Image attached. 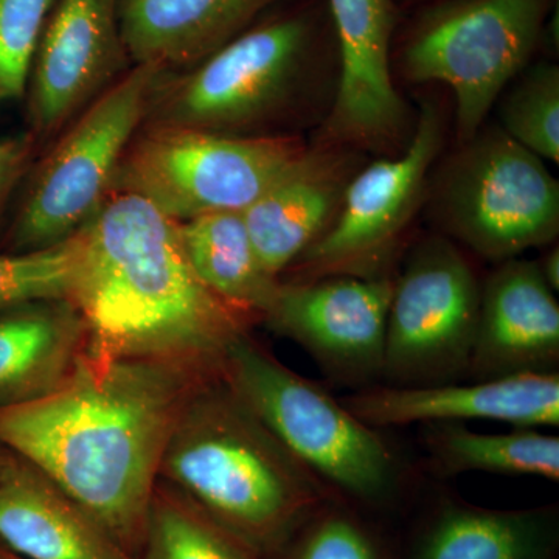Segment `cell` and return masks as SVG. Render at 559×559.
<instances>
[{
	"mask_svg": "<svg viewBox=\"0 0 559 559\" xmlns=\"http://www.w3.org/2000/svg\"><path fill=\"white\" fill-rule=\"evenodd\" d=\"M329 46L326 0H288L205 60L165 73L143 127L271 135Z\"/></svg>",
	"mask_w": 559,
	"mask_h": 559,
	"instance_id": "277c9868",
	"label": "cell"
},
{
	"mask_svg": "<svg viewBox=\"0 0 559 559\" xmlns=\"http://www.w3.org/2000/svg\"><path fill=\"white\" fill-rule=\"evenodd\" d=\"M159 480L261 559L340 499L272 436L221 374L201 382L183 404L162 455Z\"/></svg>",
	"mask_w": 559,
	"mask_h": 559,
	"instance_id": "3957f363",
	"label": "cell"
},
{
	"mask_svg": "<svg viewBox=\"0 0 559 559\" xmlns=\"http://www.w3.org/2000/svg\"><path fill=\"white\" fill-rule=\"evenodd\" d=\"M0 544L24 559H134L27 460L0 474Z\"/></svg>",
	"mask_w": 559,
	"mask_h": 559,
	"instance_id": "ac0fdd59",
	"label": "cell"
},
{
	"mask_svg": "<svg viewBox=\"0 0 559 559\" xmlns=\"http://www.w3.org/2000/svg\"><path fill=\"white\" fill-rule=\"evenodd\" d=\"M210 378L86 348L60 388L0 409V444L43 471L138 559L171 430Z\"/></svg>",
	"mask_w": 559,
	"mask_h": 559,
	"instance_id": "6da1fadb",
	"label": "cell"
},
{
	"mask_svg": "<svg viewBox=\"0 0 559 559\" xmlns=\"http://www.w3.org/2000/svg\"><path fill=\"white\" fill-rule=\"evenodd\" d=\"M175 226L198 278L235 310L255 320L263 319L277 293L280 278L264 270L242 213H209Z\"/></svg>",
	"mask_w": 559,
	"mask_h": 559,
	"instance_id": "7402d4cb",
	"label": "cell"
},
{
	"mask_svg": "<svg viewBox=\"0 0 559 559\" xmlns=\"http://www.w3.org/2000/svg\"><path fill=\"white\" fill-rule=\"evenodd\" d=\"M538 263V267L540 271V275L546 280L549 288L554 290V293H558L559 289V249H550L546 255L540 259V261H536Z\"/></svg>",
	"mask_w": 559,
	"mask_h": 559,
	"instance_id": "f546056e",
	"label": "cell"
},
{
	"mask_svg": "<svg viewBox=\"0 0 559 559\" xmlns=\"http://www.w3.org/2000/svg\"><path fill=\"white\" fill-rule=\"evenodd\" d=\"M58 0H0V105L22 100L33 58Z\"/></svg>",
	"mask_w": 559,
	"mask_h": 559,
	"instance_id": "83f0119b",
	"label": "cell"
},
{
	"mask_svg": "<svg viewBox=\"0 0 559 559\" xmlns=\"http://www.w3.org/2000/svg\"><path fill=\"white\" fill-rule=\"evenodd\" d=\"M221 378L305 468L342 500L381 507L395 498L401 469L380 432L314 381L242 336Z\"/></svg>",
	"mask_w": 559,
	"mask_h": 559,
	"instance_id": "5b68a950",
	"label": "cell"
},
{
	"mask_svg": "<svg viewBox=\"0 0 559 559\" xmlns=\"http://www.w3.org/2000/svg\"><path fill=\"white\" fill-rule=\"evenodd\" d=\"M288 0H120L132 64L179 72L205 60Z\"/></svg>",
	"mask_w": 559,
	"mask_h": 559,
	"instance_id": "d6986e66",
	"label": "cell"
},
{
	"mask_svg": "<svg viewBox=\"0 0 559 559\" xmlns=\"http://www.w3.org/2000/svg\"><path fill=\"white\" fill-rule=\"evenodd\" d=\"M0 559H24V558L17 557L16 554H13V551L5 549V547H3L2 544H0Z\"/></svg>",
	"mask_w": 559,
	"mask_h": 559,
	"instance_id": "4dcf8cb0",
	"label": "cell"
},
{
	"mask_svg": "<svg viewBox=\"0 0 559 559\" xmlns=\"http://www.w3.org/2000/svg\"><path fill=\"white\" fill-rule=\"evenodd\" d=\"M120 0H58L25 91L28 134L39 150L131 68L121 39Z\"/></svg>",
	"mask_w": 559,
	"mask_h": 559,
	"instance_id": "4fadbf2b",
	"label": "cell"
},
{
	"mask_svg": "<svg viewBox=\"0 0 559 559\" xmlns=\"http://www.w3.org/2000/svg\"><path fill=\"white\" fill-rule=\"evenodd\" d=\"M81 257V231L36 252L0 250V311L28 301L72 296Z\"/></svg>",
	"mask_w": 559,
	"mask_h": 559,
	"instance_id": "484cf974",
	"label": "cell"
},
{
	"mask_svg": "<svg viewBox=\"0 0 559 559\" xmlns=\"http://www.w3.org/2000/svg\"><path fill=\"white\" fill-rule=\"evenodd\" d=\"M138 559H261L191 500L157 481Z\"/></svg>",
	"mask_w": 559,
	"mask_h": 559,
	"instance_id": "cb8c5ba5",
	"label": "cell"
},
{
	"mask_svg": "<svg viewBox=\"0 0 559 559\" xmlns=\"http://www.w3.org/2000/svg\"><path fill=\"white\" fill-rule=\"evenodd\" d=\"M499 97L500 130L540 159L559 160V69L538 62L522 70Z\"/></svg>",
	"mask_w": 559,
	"mask_h": 559,
	"instance_id": "d4e9b609",
	"label": "cell"
},
{
	"mask_svg": "<svg viewBox=\"0 0 559 559\" xmlns=\"http://www.w3.org/2000/svg\"><path fill=\"white\" fill-rule=\"evenodd\" d=\"M38 154V143L28 132L21 135H0V229L13 194L24 182Z\"/></svg>",
	"mask_w": 559,
	"mask_h": 559,
	"instance_id": "f1b7e54d",
	"label": "cell"
},
{
	"mask_svg": "<svg viewBox=\"0 0 559 559\" xmlns=\"http://www.w3.org/2000/svg\"><path fill=\"white\" fill-rule=\"evenodd\" d=\"M443 143V121L425 106L400 157L373 162L349 179L340 213L296 266V278L385 277L381 274L425 191Z\"/></svg>",
	"mask_w": 559,
	"mask_h": 559,
	"instance_id": "8fae6325",
	"label": "cell"
},
{
	"mask_svg": "<svg viewBox=\"0 0 559 559\" xmlns=\"http://www.w3.org/2000/svg\"><path fill=\"white\" fill-rule=\"evenodd\" d=\"M340 61L334 105L325 121L330 143L388 148L406 132V103L392 79L396 0H326Z\"/></svg>",
	"mask_w": 559,
	"mask_h": 559,
	"instance_id": "5bb4252c",
	"label": "cell"
},
{
	"mask_svg": "<svg viewBox=\"0 0 559 559\" xmlns=\"http://www.w3.org/2000/svg\"><path fill=\"white\" fill-rule=\"evenodd\" d=\"M348 159L336 151H305L242 213L264 270L280 278L329 230L349 179Z\"/></svg>",
	"mask_w": 559,
	"mask_h": 559,
	"instance_id": "e0dca14e",
	"label": "cell"
},
{
	"mask_svg": "<svg viewBox=\"0 0 559 559\" xmlns=\"http://www.w3.org/2000/svg\"><path fill=\"white\" fill-rule=\"evenodd\" d=\"M266 559H389L380 538L347 502L334 499L312 514Z\"/></svg>",
	"mask_w": 559,
	"mask_h": 559,
	"instance_id": "4316f807",
	"label": "cell"
},
{
	"mask_svg": "<svg viewBox=\"0 0 559 559\" xmlns=\"http://www.w3.org/2000/svg\"><path fill=\"white\" fill-rule=\"evenodd\" d=\"M80 231L70 301L86 325L87 352L221 374L255 319L198 278L175 223L135 194L112 193Z\"/></svg>",
	"mask_w": 559,
	"mask_h": 559,
	"instance_id": "7a4b0ae2",
	"label": "cell"
},
{
	"mask_svg": "<svg viewBox=\"0 0 559 559\" xmlns=\"http://www.w3.org/2000/svg\"><path fill=\"white\" fill-rule=\"evenodd\" d=\"M426 426V447L441 474L489 473L559 480V439L539 429L484 433L460 423Z\"/></svg>",
	"mask_w": 559,
	"mask_h": 559,
	"instance_id": "603a6c76",
	"label": "cell"
},
{
	"mask_svg": "<svg viewBox=\"0 0 559 559\" xmlns=\"http://www.w3.org/2000/svg\"><path fill=\"white\" fill-rule=\"evenodd\" d=\"M557 507L492 510L444 500L419 525L406 559H555Z\"/></svg>",
	"mask_w": 559,
	"mask_h": 559,
	"instance_id": "44dd1931",
	"label": "cell"
},
{
	"mask_svg": "<svg viewBox=\"0 0 559 559\" xmlns=\"http://www.w3.org/2000/svg\"><path fill=\"white\" fill-rule=\"evenodd\" d=\"M389 277H325L282 282L263 322L310 353L344 384H371L384 371Z\"/></svg>",
	"mask_w": 559,
	"mask_h": 559,
	"instance_id": "7c38bea8",
	"label": "cell"
},
{
	"mask_svg": "<svg viewBox=\"0 0 559 559\" xmlns=\"http://www.w3.org/2000/svg\"><path fill=\"white\" fill-rule=\"evenodd\" d=\"M481 285L462 250L429 238L393 283L384 371L393 385L454 382L468 371Z\"/></svg>",
	"mask_w": 559,
	"mask_h": 559,
	"instance_id": "30bf717a",
	"label": "cell"
},
{
	"mask_svg": "<svg viewBox=\"0 0 559 559\" xmlns=\"http://www.w3.org/2000/svg\"><path fill=\"white\" fill-rule=\"evenodd\" d=\"M559 305L536 261L511 259L485 280L466 377L558 373Z\"/></svg>",
	"mask_w": 559,
	"mask_h": 559,
	"instance_id": "2e32d148",
	"label": "cell"
},
{
	"mask_svg": "<svg viewBox=\"0 0 559 559\" xmlns=\"http://www.w3.org/2000/svg\"><path fill=\"white\" fill-rule=\"evenodd\" d=\"M165 73L156 64H132L33 162L20 201L0 230L2 252L53 248L100 212Z\"/></svg>",
	"mask_w": 559,
	"mask_h": 559,
	"instance_id": "8992f818",
	"label": "cell"
},
{
	"mask_svg": "<svg viewBox=\"0 0 559 559\" xmlns=\"http://www.w3.org/2000/svg\"><path fill=\"white\" fill-rule=\"evenodd\" d=\"M10 451L0 444V474H2L3 466H5L7 459H9Z\"/></svg>",
	"mask_w": 559,
	"mask_h": 559,
	"instance_id": "1f68e13d",
	"label": "cell"
},
{
	"mask_svg": "<svg viewBox=\"0 0 559 559\" xmlns=\"http://www.w3.org/2000/svg\"><path fill=\"white\" fill-rule=\"evenodd\" d=\"M433 210L454 240L502 263L557 240L559 183L540 157L500 128H488L447 162Z\"/></svg>",
	"mask_w": 559,
	"mask_h": 559,
	"instance_id": "9c48e42d",
	"label": "cell"
},
{
	"mask_svg": "<svg viewBox=\"0 0 559 559\" xmlns=\"http://www.w3.org/2000/svg\"><path fill=\"white\" fill-rule=\"evenodd\" d=\"M555 0H432L401 40L412 83H443L455 97L460 145L484 127L500 95L528 68Z\"/></svg>",
	"mask_w": 559,
	"mask_h": 559,
	"instance_id": "52a82bcc",
	"label": "cell"
},
{
	"mask_svg": "<svg viewBox=\"0 0 559 559\" xmlns=\"http://www.w3.org/2000/svg\"><path fill=\"white\" fill-rule=\"evenodd\" d=\"M86 348V325L68 299L28 301L0 311V409L60 388Z\"/></svg>",
	"mask_w": 559,
	"mask_h": 559,
	"instance_id": "ffe728a7",
	"label": "cell"
},
{
	"mask_svg": "<svg viewBox=\"0 0 559 559\" xmlns=\"http://www.w3.org/2000/svg\"><path fill=\"white\" fill-rule=\"evenodd\" d=\"M407 3H418V5H425V3L432 2V0H406Z\"/></svg>",
	"mask_w": 559,
	"mask_h": 559,
	"instance_id": "d6a6232c",
	"label": "cell"
},
{
	"mask_svg": "<svg viewBox=\"0 0 559 559\" xmlns=\"http://www.w3.org/2000/svg\"><path fill=\"white\" fill-rule=\"evenodd\" d=\"M342 403L374 429L468 419L554 428L559 425V374H516L469 384L370 385Z\"/></svg>",
	"mask_w": 559,
	"mask_h": 559,
	"instance_id": "9a60e30c",
	"label": "cell"
},
{
	"mask_svg": "<svg viewBox=\"0 0 559 559\" xmlns=\"http://www.w3.org/2000/svg\"><path fill=\"white\" fill-rule=\"evenodd\" d=\"M307 150L290 135L142 127L121 159L112 193L135 194L175 223L245 212Z\"/></svg>",
	"mask_w": 559,
	"mask_h": 559,
	"instance_id": "ba28073f",
	"label": "cell"
}]
</instances>
